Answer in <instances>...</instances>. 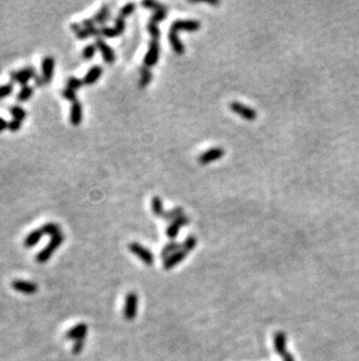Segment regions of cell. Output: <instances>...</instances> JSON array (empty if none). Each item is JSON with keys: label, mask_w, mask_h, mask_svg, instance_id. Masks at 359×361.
I'll return each instance as SVG.
<instances>
[{"label": "cell", "mask_w": 359, "mask_h": 361, "mask_svg": "<svg viewBox=\"0 0 359 361\" xmlns=\"http://www.w3.org/2000/svg\"><path fill=\"white\" fill-rule=\"evenodd\" d=\"M287 337L284 332H278L274 335V348L279 356L284 357L287 353Z\"/></svg>", "instance_id": "obj_17"}, {"label": "cell", "mask_w": 359, "mask_h": 361, "mask_svg": "<svg viewBox=\"0 0 359 361\" xmlns=\"http://www.w3.org/2000/svg\"><path fill=\"white\" fill-rule=\"evenodd\" d=\"M135 4H133V2H129V4H126L125 6H123V7H121V10L119 12V17L124 18V19H125L126 17L131 16V14L135 12Z\"/></svg>", "instance_id": "obj_34"}, {"label": "cell", "mask_w": 359, "mask_h": 361, "mask_svg": "<svg viewBox=\"0 0 359 361\" xmlns=\"http://www.w3.org/2000/svg\"><path fill=\"white\" fill-rule=\"evenodd\" d=\"M153 80V75L150 71V68L147 67H142L141 68V76H140V81H139V87L141 88H146L148 84L151 83V81Z\"/></svg>", "instance_id": "obj_25"}, {"label": "cell", "mask_w": 359, "mask_h": 361, "mask_svg": "<svg viewBox=\"0 0 359 361\" xmlns=\"http://www.w3.org/2000/svg\"><path fill=\"white\" fill-rule=\"evenodd\" d=\"M187 254H188L187 251L184 250H180L178 253L173 254L172 256H169L168 259L165 260V262H163V268L166 270H170L172 268H174L175 265H178L179 263H181L182 261L187 257Z\"/></svg>", "instance_id": "obj_16"}, {"label": "cell", "mask_w": 359, "mask_h": 361, "mask_svg": "<svg viewBox=\"0 0 359 361\" xmlns=\"http://www.w3.org/2000/svg\"><path fill=\"white\" fill-rule=\"evenodd\" d=\"M182 215H184L183 214V209H182L181 207H176L174 209H172V211L166 212L162 219H165L167 221H174V220L178 219V217H182Z\"/></svg>", "instance_id": "obj_29"}, {"label": "cell", "mask_w": 359, "mask_h": 361, "mask_svg": "<svg viewBox=\"0 0 359 361\" xmlns=\"http://www.w3.org/2000/svg\"><path fill=\"white\" fill-rule=\"evenodd\" d=\"M83 348H84V340H77L75 341L74 346H72V352H74L75 354H78L83 351Z\"/></svg>", "instance_id": "obj_41"}, {"label": "cell", "mask_w": 359, "mask_h": 361, "mask_svg": "<svg viewBox=\"0 0 359 361\" xmlns=\"http://www.w3.org/2000/svg\"><path fill=\"white\" fill-rule=\"evenodd\" d=\"M182 250V244L178 243V242H170L167 245H165L162 250H161L160 257L163 260H167L169 256H172L173 254L178 253V251Z\"/></svg>", "instance_id": "obj_20"}, {"label": "cell", "mask_w": 359, "mask_h": 361, "mask_svg": "<svg viewBox=\"0 0 359 361\" xmlns=\"http://www.w3.org/2000/svg\"><path fill=\"white\" fill-rule=\"evenodd\" d=\"M62 96H63V98H66L67 101H69V102L75 103L76 101H77V95H76L75 90L69 89V88H66V89L62 90Z\"/></svg>", "instance_id": "obj_36"}, {"label": "cell", "mask_w": 359, "mask_h": 361, "mask_svg": "<svg viewBox=\"0 0 359 361\" xmlns=\"http://www.w3.org/2000/svg\"><path fill=\"white\" fill-rule=\"evenodd\" d=\"M96 50H97V47L95 44L88 45V46L84 47L83 51H82V56H83V59L87 60V61H90V60H92L93 57H95Z\"/></svg>", "instance_id": "obj_28"}, {"label": "cell", "mask_w": 359, "mask_h": 361, "mask_svg": "<svg viewBox=\"0 0 359 361\" xmlns=\"http://www.w3.org/2000/svg\"><path fill=\"white\" fill-rule=\"evenodd\" d=\"M10 114H11V116L13 117V120H20V122H22V120L27 117V111L22 107H19V105H14V107H12L10 109Z\"/></svg>", "instance_id": "obj_27"}, {"label": "cell", "mask_w": 359, "mask_h": 361, "mask_svg": "<svg viewBox=\"0 0 359 361\" xmlns=\"http://www.w3.org/2000/svg\"><path fill=\"white\" fill-rule=\"evenodd\" d=\"M44 236L45 234H44V232H42L41 228L32 230V232H30L29 234L26 236L25 241H23V244H25L26 248L35 247V245L40 242V240L44 238Z\"/></svg>", "instance_id": "obj_18"}, {"label": "cell", "mask_w": 359, "mask_h": 361, "mask_svg": "<svg viewBox=\"0 0 359 361\" xmlns=\"http://www.w3.org/2000/svg\"><path fill=\"white\" fill-rule=\"evenodd\" d=\"M12 288L18 292L23 293V295H34L38 292L39 288L38 284L34 282H28V281H22V280H15L12 282Z\"/></svg>", "instance_id": "obj_8"}, {"label": "cell", "mask_w": 359, "mask_h": 361, "mask_svg": "<svg viewBox=\"0 0 359 361\" xmlns=\"http://www.w3.org/2000/svg\"><path fill=\"white\" fill-rule=\"evenodd\" d=\"M225 154V151L223 147H212L210 150L205 151L204 153H202L199 157V163L201 165H208L216 162V160L221 159Z\"/></svg>", "instance_id": "obj_9"}, {"label": "cell", "mask_w": 359, "mask_h": 361, "mask_svg": "<svg viewBox=\"0 0 359 361\" xmlns=\"http://www.w3.org/2000/svg\"><path fill=\"white\" fill-rule=\"evenodd\" d=\"M129 249L132 254H135L136 257H139L146 265H154V255L151 253L150 249L145 248L138 242H131L129 244Z\"/></svg>", "instance_id": "obj_2"}, {"label": "cell", "mask_w": 359, "mask_h": 361, "mask_svg": "<svg viewBox=\"0 0 359 361\" xmlns=\"http://www.w3.org/2000/svg\"><path fill=\"white\" fill-rule=\"evenodd\" d=\"M114 27L118 29V32H119L120 34H123L124 31H125V27H126V24H125L124 18L118 17L117 19H115V26Z\"/></svg>", "instance_id": "obj_40"}, {"label": "cell", "mask_w": 359, "mask_h": 361, "mask_svg": "<svg viewBox=\"0 0 359 361\" xmlns=\"http://www.w3.org/2000/svg\"><path fill=\"white\" fill-rule=\"evenodd\" d=\"M82 120H83V107L80 101H76L70 108V123L72 126H80Z\"/></svg>", "instance_id": "obj_14"}, {"label": "cell", "mask_w": 359, "mask_h": 361, "mask_svg": "<svg viewBox=\"0 0 359 361\" xmlns=\"http://www.w3.org/2000/svg\"><path fill=\"white\" fill-rule=\"evenodd\" d=\"M147 29L153 39L160 38V29L157 28V25L155 23H152V21H150V24H148V26H147Z\"/></svg>", "instance_id": "obj_37"}, {"label": "cell", "mask_w": 359, "mask_h": 361, "mask_svg": "<svg viewBox=\"0 0 359 361\" xmlns=\"http://www.w3.org/2000/svg\"><path fill=\"white\" fill-rule=\"evenodd\" d=\"M168 38H169L170 45H172V47H173V50H174L176 54H180V55H181V54H183L184 53V45L182 44V41L179 39L178 33L169 31Z\"/></svg>", "instance_id": "obj_19"}, {"label": "cell", "mask_w": 359, "mask_h": 361, "mask_svg": "<svg viewBox=\"0 0 359 361\" xmlns=\"http://www.w3.org/2000/svg\"><path fill=\"white\" fill-rule=\"evenodd\" d=\"M95 21H93L92 18H90V19H84L83 21H82V26L84 27L85 29H89L91 28V27L95 26Z\"/></svg>", "instance_id": "obj_42"}, {"label": "cell", "mask_w": 359, "mask_h": 361, "mask_svg": "<svg viewBox=\"0 0 359 361\" xmlns=\"http://www.w3.org/2000/svg\"><path fill=\"white\" fill-rule=\"evenodd\" d=\"M196 245H197V239L195 238V236L191 235L189 236V238L185 239V241L182 243V250L187 251L188 253V251L193 250Z\"/></svg>", "instance_id": "obj_32"}, {"label": "cell", "mask_w": 359, "mask_h": 361, "mask_svg": "<svg viewBox=\"0 0 359 361\" xmlns=\"http://www.w3.org/2000/svg\"><path fill=\"white\" fill-rule=\"evenodd\" d=\"M70 28H71V31L75 33L76 38H77L78 40H82V41L87 40V39L90 36L87 29L82 26V24H78V23L71 24V25H70Z\"/></svg>", "instance_id": "obj_22"}, {"label": "cell", "mask_w": 359, "mask_h": 361, "mask_svg": "<svg viewBox=\"0 0 359 361\" xmlns=\"http://www.w3.org/2000/svg\"><path fill=\"white\" fill-rule=\"evenodd\" d=\"M54 71H55V59L53 56L44 57L41 63V76L45 78V83H49L53 80Z\"/></svg>", "instance_id": "obj_10"}, {"label": "cell", "mask_w": 359, "mask_h": 361, "mask_svg": "<svg viewBox=\"0 0 359 361\" xmlns=\"http://www.w3.org/2000/svg\"><path fill=\"white\" fill-rule=\"evenodd\" d=\"M151 206H152V211L153 213L157 215V217H163L166 212L163 211V202L162 200L160 199V196H154L151 201Z\"/></svg>", "instance_id": "obj_23"}, {"label": "cell", "mask_w": 359, "mask_h": 361, "mask_svg": "<svg viewBox=\"0 0 359 361\" xmlns=\"http://www.w3.org/2000/svg\"><path fill=\"white\" fill-rule=\"evenodd\" d=\"M167 12H168V11H157V12H155L154 16L151 18L150 21H152V23L157 24V23H160V21L165 20V18L167 16Z\"/></svg>", "instance_id": "obj_38"}, {"label": "cell", "mask_w": 359, "mask_h": 361, "mask_svg": "<svg viewBox=\"0 0 359 361\" xmlns=\"http://www.w3.org/2000/svg\"><path fill=\"white\" fill-rule=\"evenodd\" d=\"M34 81H35V84H36V86H38V87H44V86H45V84H47V83H45V78L42 77L41 75H38V76H36V77L34 78Z\"/></svg>", "instance_id": "obj_43"}, {"label": "cell", "mask_w": 359, "mask_h": 361, "mask_svg": "<svg viewBox=\"0 0 359 361\" xmlns=\"http://www.w3.org/2000/svg\"><path fill=\"white\" fill-rule=\"evenodd\" d=\"M41 229H42V232H44L45 235L50 236V238H53V236H55L61 233V227L55 222L45 223L41 227Z\"/></svg>", "instance_id": "obj_24"}, {"label": "cell", "mask_w": 359, "mask_h": 361, "mask_svg": "<svg viewBox=\"0 0 359 361\" xmlns=\"http://www.w3.org/2000/svg\"><path fill=\"white\" fill-rule=\"evenodd\" d=\"M201 27V23L197 20H175L170 26V31L178 33L180 31L196 32Z\"/></svg>", "instance_id": "obj_7"}, {"label": "cell", "mask_w": 359, "mask_h": 361, "mask_svg": "<svg viewBox=\"0 0 359 361\" xmlns=\"http://www.w3.org/2000/svg\"><path fill=\"white\" fill-rule=\"evenodd\" d=\"M102 74H103L102 67H99V66L91 67L83 78L84 84L85 86H92L93 83H96V82L99 80L100 76H102Z\"/></svg>", "instance_id": "obj_15"}, {"label": "cell", "mask_w": 359, "mask_h": 361, "mask_svg": "<svg viewBox=\"0 0 359 361\" xmlns=\"http://www.w3.org/2000/svg\"><path fill=\"white\" fill-rule=\"evenodd\" d=\"M63 241H65V235L62 233L50 238V241L48 242V244L45 245L40 253H38V255H36V262L40 263V265H44L48 260H50V257L53 256V254L55 253L57 248H60L62 245Z\"/></svg>", "instance_id": "obj_1"}, {"label": "cell", "mask_w": 359, "mask_h": 361, "mask_svg": "<svg viewBox=\"0 0 359 361\" xmlns=\"http://www.w3.org/2000/svg\"><path fill=\"white\" fill-rule=\"evenodd\" d=\"M97 49L100 51L102 54L103 59L106 63H113L115 61V54L112 48L106 44V41L103 40V39H97L95 42Z\"/></svg>", "instance_id": "obj_11"}, {"label": "cell", "mask_w": 359, "mask_h": 361, "mask_svg": "<svg viewBox=\"0 0 359 361\" xmlns=\"http://www.w3.org/2000/svg\"><path fill=\"white\" fill-rule=\"evenodd\" d=\"M159 56H160V48H159V39H153L152 38L151 44H150V48H148L147 54H146L145 60H144V65L147 68H151L157 65V62L159 61Z\"/></svg>", "instance_id": "obj_6"}, {"label": "cell", "mask_w": 359, "mask_h": 361, "mask_svg": "<svg viewBox=\"0 0 359 361\" xmlns=\"http://www.w3.org/2000/svg\"><path fill=\"white\" fill-rule=\"evenodd\" d=\"M100 35H103L104 38H115V36L120 35V33L118 32L115 27H102L100 28Z\"/></svg>", "instance_id": "obj_31"}, {"label": "cell", "mask_w": 359, "mask_h": 361, "mask_svg": "<svg viewBox=\"0 0 359 361\" xmlns=\"http://www.w3.org/2000/svg\"><path fill=\"white\" fill-rule=\"evenodd\" d=\"M282 359H284V361H295V360H294V358H293V356H292V354L288 353V352H287V353L285 354L284 357H282Z\"/></svg>", "instance_id": "obj_45"}, {"label": "cell", "mask_w": 359, "mask_h": 361, "mask_svg": "<svg viewBox=\"0 0 359 361\" xmlns=\"http://www.w3.org/2000/svg\"><path fill=\"white\" fill-rule=\"evenodd\" d=\"M138 312V295L135 292H129L125 298L124 317L125 319L132 321L136 317Z\"/></svg>", "instance_id": "obj_3"}, {"label": "cell", "mask_w": 359, "mask_h": 361, "mask_svg": "<svg viewBox=\"0 0 359 361\" xmlns=\"http://www.w3.org/2000/svg\"><path fill=\"white\" fill-rule=\"evenodd\" d=\"M88 333V326L87 324L81 323L77 324L72 327L71 330H69L68 332L66 333V338L69 339V340H84L85 337H87Z\"/></svg>", "instance_id": "obj_13"}, {"label": "cell", "mask_w": 359, "mask_h": 361, "mask_svg": "<svg viewBox=\"0 0 359 361\" xmlns=\"http://www.w3.org/2000/svg\"><path fill=\"white\" fill-rule=\"evenodd\" d=\"M12 93H13V86H12L11 83L0 86V99L11 96Z\"/></svg>", "instance_id": "obj_35"}, {"label": "cell", "mask_w": 359, "mask_h": 361, "mask_svg": "<svg viewBox=\"0 0 359 361\" xmlns=\"http://www.w3.org/2000/svg\"><path fill=\"white\" fill-rule=\"evenodd\" d=\"M21 126H22V122H20V120H12L8 122V130L11 132H18L21 129Z\"/></svg>", "instance_id": "obj_39"}, {"label": "cell", "mask_w": 359, "mask_h": 361, "mask_svg": "<svg viewBox=\"0 0 359 361\" xmlns=\"http://www.w3.org/2000/svg\"><path fill=\"white\" fill-rule=\"evenodd\" d=\"M230 109L233 112H235V114L239 115L240 117L244 118V120H257V117H258L257 111H255L254 109L249 108V107H247V105H244L243 103H240V102H237V101L231 102L230 103Z\"/></svg>", "instance_id": "obj_5"}, {"label": "cell", "mask_w": 359, "mask_h": 361, "mask_svg": "<svg viewBox=\"0 0 359 361\" xmlns=\"http://www.w3.org/2000/svg\"><path fill=\"white\" fill-rule=\"evenodd\" d=\"M8 129V122L5 120V118L0 117V133L4 132V130Z\"/></svg>", "instance_id": "obj_44"}, {"label": "cell", "mask_w": 359, "mask_h": 361, "mask_svg": "<svg viewBox=\"0 0 359 361\" xmlns=\"http://www.w3.org/2000/svg\"><path fill=\"white\" fill-rule=\"evenodd\" d=\"M83 86H84L83 80H81V78H78V77L71 76L68 78V81H67V88H69V89L78 90V89H81Z\"/></svg>", "instance_id": "obj_30"}, {"label": "cell", "mask_w": 359, "mask_h": 361, "mask_svg": "<svg viewBox=\"0 0 359 361\" xmlns=\"http://www.w3.org/2000/svg\"><path fill=\"white\" fill-rule=\"evenodd\" d=\"M142 6H145V7H147V8H151V10H155V12H157V11H168L167 6L160 4V2L153 1V0H150V1H144V2H142Z\"/></svg>", "instance_id": "obj_33"}, {"label": "cell", "mask_w": 359, "mask_h": 361, "mask_svg": "<svg viewBox=\"0 0 359 361\" xmlns=\"http://www.w3.org/2000/svg\"><path fill=\"white\" fill-rule=\"evenodd\" d=\"M36 76H38V75H36V71L33 67H26V68L20 69V71L18 72H11V80L21 84L22 87L27 86V83H28L32 78H35Z\"/></svg>", "instance_id": "obj_4"}, {"label": "cell", "mask_w": 359, "mask_h": 361, "mask_svg": "<svg viewBox=\"0 0 359 361\" xmlns=\"http://www.w3.org/2000/svg\"><path fill=\"white\" fill-rule=\"evenodd\" d=\"M109 18H110V8H109V5H103L102 8L97 12L92 19L98 25H104L106 21L109 20Z\"/></svg>", "instance_id": "obj_21"}, {"label": "cell", "mask_w": 359, "mask_h": 361, "mask_svg": "<svg viewBox=\"0 0 359 361\" xmlns=\"http://www.w3.org/2000/svg\"><path fill=\"white\" fill-rule=\"evenodd\" d=\"M33 94H34V88L30 87V86H25V87L21 88L20 92L18 93L17 99L19 102L28 101L30 97L33 96Z\"/></svg>", "instance_id": "obj_26"}, {"label": "cell", "mask_w": 359, "mask_h": 361, "mask_svg": "<svg viewBox=\"0 0 359 361\" xmlns=\"http://www.w3.org/2000/svg\"><path fill=\"white\" fill-rule=\"evenodd\" d=\"M188 223H189V219H188L185 215H182V217H178L176 220L172 221L168 226V228H167V232H166L167 236H168L170 240H174L176 236H178L180 229H181L182 227L187 226Z\"/></svg>", "instance_id": "obj_12"}]
</instances>
